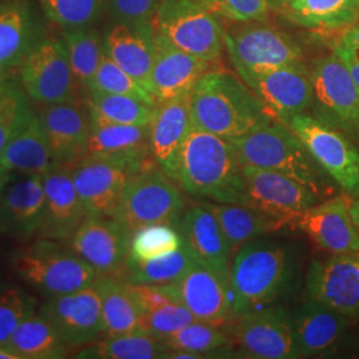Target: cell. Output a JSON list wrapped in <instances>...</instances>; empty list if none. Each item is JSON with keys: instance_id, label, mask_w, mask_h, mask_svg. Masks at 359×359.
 <instances>
[{"instance_id": "1", "label": "cell", "mask_w": 359, "mask_h": 359, "mask_svg": "<svg viewBox=\"0 0 359 359\" xmlns=\"http://www.w3.org/2000/svg\"><path fill=\"white\" fill-rule=\"evenodd\" d=\"M241 165L231 140L193 128L180 148L170 177L194 197L245 205Z\"/></svg>"}, {"instance_id": "2", "label": "cell", "mask_w": 359, "mask_h": 359, "mask_svg": "<svg viewBox=\"0 0 359 359\" xmlns=\"http://www.w3.org/2000/svg\"><path fill=\"white\" fill-rule=\"evenodd\" d=\"M194 128L234 140L274 121V117L241 77L208 71L191 92Z\"/></svg>"}, {"instance_id": "3", "label": "cell", "mask_w": 359, "mask_h": 359, "mask_svg": "<svg viewBox=\"0 0 359 359\" xmlns=\"http://www.w3.org/2000/svg\"><path fill=\"white\" fill-rule=\"evenodd\" d=\"M243 165L265 168L306 185L318 197L325 188V170L294 130L283 121H271L243 137L231 140Z\"/></svg>"}, {"instance_id": "4", "label": "cell", "mask_w": 359, "mask_h": 359, "mask_svg": "<svg viewBox=\"0 0 359 359\" xmlns=\"http://www.w3.org/2000/svg\"><path fill=\"white\" fill-rule=\"evenodd\" d=\"M231 266L233 320L245 313L266 308L289 280L286 249L268 240H253L234 255Z\"/></svg>"}, {"instance_id": "5", "label": "cell", "mask_w": 359, "mask_h": 359, "mask_svg": "<svg viewBox=\"0 0 359 359\" xmlns=\"http://www.w3.org/2000/svg\"><path fill=\"white\" fill-rule=\"evenodd\" d=\"M184 206L176 181L161 168L145 164L129 175L114 217L133 233L154 224H177Z\"/></svg>"}, {"instance_id": "6", "label": "cell", "mask_w": 359, "mask_h": 359, "mask_svg": "<svg viewBox=\"0 0 359 359\" xmlns=\"http://www.w3.org/2000/svg\"><path fill=\"white\" fill-rule=\"evenodd\" d=\"M16 273L39 292L68 294L90 287L99 281L95 269L59 241L40 238L15 259Z\"/></svg>"}, {"instance_id": "7", "label": "cell", "mask_w": 359, "mask_h": 359, "mask_svg": "<svg viewBox=\"0 0 359 359\" xmlns=\"http://www.w3.org/2000/svg\"><path fill=\"white\" fill-rule=\"evenodd\" d=\"M152 26L180 50L209 63L221 56L224 34L216 13L200 0H161Z\"/></svg>"}, {"instance_id": "8", "label": "cell", "mask_w": 359, "mask_h": 359, "mask_svg": "<svg viewBox=\"0 0 359 359\" xmlns=\"http://www.w3.org/2000/svg\"><path fill=\"white\" fill-rule=\"evenodd\" d=\"M320 167L348 196L359 197V149L341 132L314 116L299 114L287 124Z\"/></svg>"}, {"instance_id": "9", "label": "cell", "mask_w": 359, "mask_h": 359, "mask_svg": "<svg viewBox=\"0 0 359 359\" xmlns=\"http://www.w3.org/2000/svg\"><path fill=\"white\" fill-rule=\"evenodd\" d=\"M27 96L39 104L79 102V84L65 43L47 39L38 43L20 65Z\"/></svg>"}, {"instance_id": "10", "label": "cell", "mask_w": 359, "mask_h": 359, "mask_svg": "<svg viewBox=\"0 0 359 359\" xmlns=\"http://www.w3.org/2000/svg\"><path fill=\"white\" fill-rule=\"evenodd\" d=\"M311 79L317 118L359 137V88L344 60L335 52L316 60Z\"/></svg>"}, {"instance_id": "11", "label": "cell", "mask_w": 359, "mask_h": 359, "mask_svg": "<svg viewBox=\"0 0 359 359\" xmlns=\"http://www.w3.org/2000/svg\"><path fill=\"white\" fill-rule=\"evenodd\" d=\"M231 339L244 358H299L293 317L281 308L257 309L237 317Z\"/></svg>"}, {"instance_id": "12", "label": "cell", "mask_w": 359, "mask_h": 359, "mask_svg": "<svg viewBox=\"0 0 359 359\" xmlns=\"http://www.w3.org/2000/svg\"><path fill=\"white\" fill-rule=\"evenodd\" d=\"M224 43L238 75L283 65H301L302 50L293 39L271 27H237L224 34Z\"/></svg>"}, {"instance_id": "13", "label": "cell", "mask_w": 359, "mask_h": 359, "mask_svg": "<svg viewBox=\"0 0 359 359\" xmlns=\"http://www.w3.org/2000/svg\"><path fill=\"white\" fill-rule=\"evenodd\" d=\"M244 180L245 205L258 209L271 217L293 218L310 206L320 203V197L302 182L286 175L253 165H241Z\"/></svg>"}, {"instance_id": "14", "label": "cell", "mask_w": 359, "mask_h": 359, "mask_svg": "<svg viewBox=\"0 0 359 359\" xmlns=\"http://www.w3.org/2000/svg\"><path fill=\"white\" fill-rule=\"evenodd\" d=\"M132 234L115 217L90 215L68 240V248L99 277H116L126 270Z\"/></svg>"}, {"instance_id": "15", "label": "cell", "mask_w": 359, "mask_h": 359, "mask_svg": "<svg viewBox=\"0 0 359 359\" xmlns=\"http://www.w3.org/2000/svg\"><path fill=\"white\" fill-rule=\"evenodd\" d=\"M240 77L273 117L285 124L313 105L311 72L302 63L249 72Z\"/></svg>"}, {"instance_id": "16", "label": "cell", "mask_w": 359, "mask_h": 359, "mask_svg": "<svg viewBox=\"0 0 359 359\" xmlns=\"http://www.w3.org/2000/svg\"><path fill=\"white\" fill-rule=\"evenodd\" d=\"M161 286L198 321L221 325L233 320L231 280L198 259L176 283Z\"/></svg>"}, {"instance_id": "17", "label": "cell", "mask_w": 359, "mask_h": 359, "mask_svg": "<svg viewBox=\"0 0 359 359\" xmlns=\"http://www.w3.org/2000/svg\"><path fill=\"white\" fill-rule=\"evenodd\" d=\"M309 299L346 316H359V250L313 259L306 274Z\"/></svg>"}, {"instance_id": "18", "label": "cell", "mask_w": 359, "mask_h": 359, "mask_svg": "<svg viewBox=\"0 0 359 359\" xmlns=\"http://www.w3.org/2000/svg\"><path fill=\"white\" fill-rule=\"evenodd\" d=\"M40 314L51 322L69 348L84 347L103 333L102 294L97 283L68 294L52 295Z\"/></svg>"}, {"instance_id": "19", "label": "cell", "mask_w": 359, "mask_h": 359, "mask_svg": "<svg viewBox=\"0 0 359 359\" xmlns=\"http://www.w3.org/2000/svg\"><path fill=\"white\" fill-rule=\"evenodd\" d=\"M56 168H72L84 160L90 135V118L80 102L44 104L38 114Z\"/></svg>"}, {"instance_id": "20", "label": "cell", "mask_w": 359, "mask_h": 359, "mask_svg": "<svg viewBox=\"0 0 359 359\" xmlns=\"http://www.w3.org/2000/svg\"><path fill=\"white\" fill-rule=\"evenodd\" d=\"M346 196H337L310 206L290 221L320 249L332 255L359 250V233Z\"/></svg>"}, {"instance_id": "21", "label": "cell", "mask_w": 359, "mask_h": 359, "mask_svg": "<svg viewBox=\"0 0 359 359\" xmlns=\"http://www.w3.org/2000/svg\"><path fill=\"white\" fill-rule=\"evenodd\" d=\"M69 169L88 216L114 217L130 175L128 168L108 160L84 158Z\"/></svg>"}, {"instance_id": "22", "label": "cell", "mask_w": 359, "mask_h": 359, "mask_svg": "<svg viewBox=\"0 0 359 359\" xmlns=\"http://www.w3.org/2000/svg\"><path fill=\"white\" fill-rule=\"evenodd\" d=\"M46 201L39 228L40 238L68 241L88 213L83 205L69 168H56L44 177Z\"/></svg>"}, {"instance_id": "23", "label": "cell", "mask_w": 359, "mask_h": 359, "mask_svg": "<svg viewBox=\"0 0 359 359\" xmlns=\"http://www.w3.org/2000/svg\"><path fill=\"white\" fill-rule=\"evenodd\" d=\"M210 63L180 50L154 32V62L151 74V93L157 104L193 90L209 71Z\"/></svg>"}, {"instance_id": "24", "label": "cell", "mask_w": 359, "mask_h": 359, "mask_svg": "<svg viewBox=\"0 0 359 359\" xmlns=\"http://www.w3.org/2000/svg\"><path fill=\"white\" fill-rule=\"evenodd\" d=\"M151 152L149 126H126L90 120L84 158L108 160L126 165L130 173L147 164Z\"/></svg>"}, {"instance_id": "25", "label": "cell", "mask_w": 359, "mask_h": 359, "mask_svg": "<svg viewBox=\"0 0 359 359\" xmlns=\"http://www.w3.org/2000/svg\"><path fill=\"white\" fill-rule=\"evenodd\" d=\"M13 176L0 193V228L18 238L38 234L44 201V177Z\"/></svg>"}, {"instance_id": "26", "label": "cell", "mask_w": 359, "mask_h": 359, "mask_svg": "<svg viewBox=\"0 0 359 359\" xmlns=\"http://www.w3.org/2000/svg\"><path fill=\"white\" fill-rule=\"evenodd\" d=\"M191 92L157 104L149 124L152 157L156 164L169 176H172L182 142L194 128Z\"/></svg>"}, {"instance_id": "27", "label": "cell", "mask_w": 359, "mask_h": 359, "mask_svg": "<svg viewBox=\"0 0 359 359\" xmlns=\"http://www.w3.org/2000/svg\"><path fill=\"white\" fill-rule=\"evenodd\" d=\"M179 229L184 243L198 261L231 280V248L217 218L206 206L187 209L180 219Z\"/></svg>"}, {"instance_id": "28", "label": "cell", "mask_w": 359, "mask_h": 359, "mask_svg": "<svg viewBox=\"0 0 359 359\" xmlns=\"http://www.w3.org/2000/svg\"><path fill=\"white\" fill-rule=\"evenodd\" d=\"M0 164L15 175L40 177L56 169L38 115L29 108L0 156Z\"/></svg>"}, {"instance_id": "29", "label": "cell", "mask_w": 359, "mask_h": 359, "mask_svg": "<svg viewBox=\"0 0 359 359\" xmlns=\"http://www.w3.org/2000/svg\"><path fill=\"white\" fill-rule=\"evenodd\" d=\"M104 51L116 65L151 92L154 62V26L117 25L105 36Z\"/></svg>"}, {"instance_id": "30", "label": "cell", "mask_w": 359, "mask_h": 359, "mask_svg": "<svg viewBox=\"0 0 359 359\" xmlns=\"http://www.w3.org/2000/svg\"><path fill=\"white\" fill-rule=\"evenodd\" d=\"M348 317L308 299L293 317L297 350L301 357L322 355L346 333Z\"/></svg>"}, {"instance_id": "31", "label": "cell", "mask_w": 359, "mask_h": 359, "mask_svg": "<svg viewBox=\"0 0 359 359\" xmlns=\"http://www.w3.org/2000/svg\"><path fill=\"white\" fill-rule=\"evenodd\" d=\"M206 206L217 218L218 224L225 234V238L231 248V256L243 245L253 241L261 236L280 231L287 221L271 217L269 215L255 209L252 206L240 204H219L208 201Z\"/></svg>"}, {"instance_id": "32", "label": "cell", "mask_w": 359, "mask_h": 359, "mask_svg": "<svg viewBox=\"0 0 359 359\" xmlns=\"http://www.w3.org/2000/svg\"><path fill=\"white\" fill-rule=\"evenodd\" d=\"M36 44V26L26 6L0 10V75L22 65Z\"/></svg>"}, {"instance_id": "33", "label": "cell", "mask_w": 359, "mask_h": 359, "mask_svg": "<svg viewBox=\"0 0 359 359\" xmlns=\"http://www.w3.org/2000/svg\"><path fill=\"white\" fill-rule=\"evenodd\" d=\"M97 286L102 294L105 337L139 333L144 311L132 293L129 283L116 277H100Z\"/></svg>"}, {"instance_id": "34", "label": "cell", "mask_w": 359, "mask_h": 359, "mask_svg": "<svg viewBox=\"0 0 359 359\" xmlns=\"http://www.w3.org/2000/svg\"><path fill=\"white\" fill-rule=\"evenodd\" d=\"M7 346L22 359L65 358L71 350L51 322L40 313L28 316L16 327Z\"/></svg>"}, {"instance_id": "35", "label": "cell", "mask_w": 359, "mask_h": 359, "mask_svg": "<svg viewBox=\"0 0 359 359\" xmlns=\"http://www.w3.org/2000/svg\"><path fill=\"white\" fill-rule=\"evenodd\" d=\"M87 107L92 121L126 124V126H149L157 105L145 103L140 99L92 90L87 99Z\"/></svg>"}, {"instance_id": "36", "label": "cell", "mask_w": 359, "mask_h": 359, "mask_svg": "<svg viewBox=\"0 0 359 359\" xmlns=\"http://www.w3.org/2000/svg\"><path fill=\"white\" fill-rule=\"evenodd\" d=\"M196 262L192 250L182 243L179 249L152 259L136 261L128 257L124 277L129 283L167 285L176 283Z\"/></svg>"}, {"instance_id": "37", "label": "cell", "mask_w": 359, "mask_h": 359, "mask_svg": "<svg viewBox=\"0 0 359 359\" xmlns=\"http://www.w3.org/2000/svg\"><path fill=\"white\" fill-rule=\"evenodd\" d=\"M168 347L158 339L144 333L105 337L81 347L76 358L86 359H154L163 358Z\"/></svg>"}, {"instance_id": "38", "label": "cell", "mask_w": 359, "mask_h": 359, "mask_svg": "<svg viewBox=\"0 0 359 359\" xmlns=\"http://www.w3.org/2000/svg\"><path fill=\"white\" fill-rule=\"evenodd\" d=\"M359 0H295L283 7L295 23L306 27H337L358 11Z\"/></svg>"}, {"instance_id": "39", "label": "cell", "mask_w": 359, "mask_h": 359, "mask_svg": "<svg viewBox=\"0 0 359 359\" xmlns=\"http://www.w3.org/2000/svg\"><path fill=\"white\" fill-rule=\"evenodd\" d=\"M65 44L79 87L90 92L104 55L100 38L84 27L74 28L65 34Z\"/></svg>"}, {"instance_id": "40", "label": "cell", "mask_w": 359, "mask_h": 359, "mask_svg": "<svg viewBox=\"0 0 359 359\" xmlns=\"http://www.w3.org/2000/svg\"><path fill=\"white\" fill-rule=\"evenodd\" d=\"M163 344L168 350L196 353L209 358L208 354L228 350L231 347V339L218 327V325L196 320L177 333L168 337Z\"/></svg>"}, {"instance_id": "41", "label": "cell", "mask_w": 359, "mask_h": 359, "mask_svg": "<svg viewBox=\"0 0 359 359\" xmlns=\"http://www.w3.org/2000/svg\"><path fill=\"white\" fill-rule=\"evenodd\" d=\"M184 240L170 224H154L133 231L129 258L147 261L179 249Z\"/></svg>"}, {"instance_id": "42", "label": "cell", "mask_w": 359, "mask_h": 359, "mask_svg": "<svg viewBox=\"0 0 359 359\" xmlns=\"http://www.w3.org/2000/svg\"><path fill=\"white\" fill-rule=\"evenodd\" d=\"M92 90L116 93V95H127V96L140 99L145 103L157 105L154 95L145 90L140 83H137L123 68L116 65L105 51L99 65V69L92 81L90 92Z\"/></svg>"}, {"instance_id": "43", "label": "cell", "mask_w": 359, "mask_h": 359, "mask_svg": "<svg viewBox=\"0 0 359 359\" xmlns=\"http://www.w3.org/2000/svg\"><path fill=\"white\" fill-rule=\"evenodd\" d=\"M36 299L23 289L0 283V345H7L16 327L34 314Z\"/></svg>"}, {"instance_id": "44", "label": "cell", "mask_w": 359, "mask_h": 359, "mask_svg": "<svg viewBox=\"0 0 359 359\" xmlns=\"http://www.w3.org/2000/svg\"><path fill=\"white\" fill-rule=\"evenodd\" d=\"M193 321H196V318L188 309L173 302L154 311L144 313L140 321V333L148 334L163 342Z\"/></svg>"}, {"instance_id": "45", "label": "cell", "mask_w": 359, "mask_h": 359, "mask_svg": "<svg viewBox=\"0 0 359 359\" xmlns=\"http://www.w3.org/2000/svg\"><path fill=\"white\" fill-rule=\"evenodd\" d=\"M52 22L67 28H83L100 13L103 0H41Z\"/></svg>"}, {"instance_id": "46", "label": "cell", "mask_w": 359, "mask_h": 359, "mask_svg": "<svg viewBox=\"0 0 359 359\" xmlns=\"http://www.w3.org/2000/svg\"><path fill=\"white\" fill-rule=\"evenodd\" d=\"M28 109L26 96L19 90L4 88L0 93V156Z\"/></svg>"}, {"instance_id": "47", "label": "cell", "mask_w": 359, "mask_h": 359, "mask_svg": "<svg viewBox=\"0 0 359 359\" xmlns=\"http://www.w3.org/2000/svg\"><path fill=\"white\" fill-rule=\"evenodd\" d=\"M200 1H203L212 13L236 22L264 20L269 8V0H200Z\"/></svg>"}, {"instance_id": "48", "label": "cell", "mask_w": 359, "mask_h": 359, "mask_svg": "<svg viewBox=\"0 0 359 359\" xmlns=\"http://www.w3.org/2000/svg\"><path fill=\"white\" fill-rule=\"evenodd\" d=\"M161 0H109L112 13L124 25L151 27Z\"/></svg>"}, {"instance_id": "49", "label": "cell", "mask_w": 359, "mask_h": 359, "mask_svg": "<svg viewBox=\"0 0 359 359\" xmlns=\"http://www.w3.org/2000/svg\"><path fill=\"white\" fill-rule=\"evenodd\" d=\"M129 287L144 313L154 311L175 302L161 285L129 283Z\"/></svg>"}, {"instance_id": "50", "label": "cell", "mask_w": 359, "mask_h": 359, "mask_svg": "<svg viewBox=\"0 0 359 359\" xmlns=\"http://www.w3.org/2000/svg\"><path fill=\"white\" fill-rule=\"evenodd\" d=\"M334 52L347 65L351 76L354 79V81H355V84L358 86L359 88V48L348 47V46H345V44H339Z\"/></svg>"}, {"instance_id": "51", "label": "cell", "mask_w": 359, "mask_h": 359, "mask_svg": "<svg viewBox=\"0 0 359 359\" xmlns=\"http://www.w3.org/2000/svg\"><path fill=\"white\" fill-rule=\"evenodd\" d=\"M339 44H345L348 47H354L359 48V27H355L353 29H350L344 39L341 40Z\"/></svg>"}, {"instance_id": "52", "label": "cell", "mask_w": 359, "mask_h": 359, "mask_svg": "<svg viewBox=\"0 0 359 359\" xmlns=\"http://www.w3.org/2000/svg\"><path fill=\"white\" fill-rule=\"evenodd\" d=\"M13 176H15V173L10 172L7 168H4L0 164V193L3 192V189L13 179Z\"/></svg>"}, {"instance_id": "53", "label": "cell", "mask_w": 359, "mask_h": 359, "mask_svg": "<svg viewBox=\"0 0 359 359\" xmlns=\"http://www.w3.org/2000/svg\"><path fill=\"white\" fill-rule=\"evenodd\" d=\"M350 213H351L354 225H355V228H357V231L359 233V197L357 200L351 201V204H350Z\"/></svg>"}, {"instance_id": "54", "label": "cell", "mask_w": 359, "mask_h": 359, "mask_svg": "<svg viewBox=\"0 0 359 359\" xmlns=\"http://www.w3.org/2000/svg\"><path fill=\"white\" fill-rule=\"evenodd\" d=\"M0 359H22L7 345H0Z\"/></svg>"}, {"instance_id": "55", "label": "cell", "mask_w": 359, "mask_h": 359, "mask_svg": "<svg viewBox=\"0 0 359 359\" xmlns=\"http://www.w3.org/2000/svg\"><path fill=\"white\" fill-rule=\"evenodd\" d=\"M295 0H269V4H273V6H276V7H286L287 4H290V3H293Z\"/></svg>"}, {"instance_id": "56", "label": "cell", "mask_w": 359, "mask_h": 359, "mask_svg": "<svg viewBox=\"0 0 359 359\" xmlns=\"http://www.w3.org/2000/svg\"><path fill=\"white\" fill-rule=\"evenodd\" d=\"M3 90H4V87H3V86H0V93L3 92Z\"/></svg>"}]
</instances>
